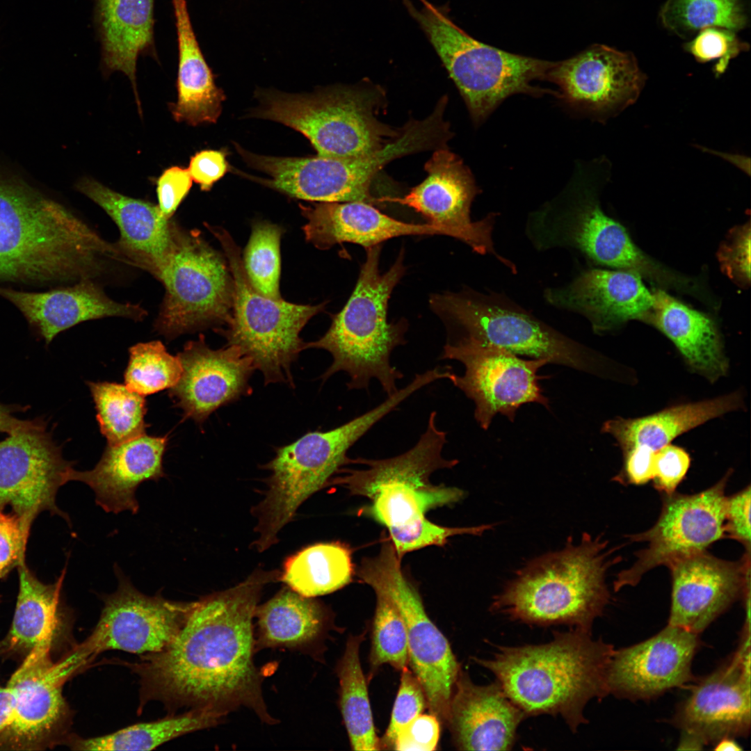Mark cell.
Returning a JSON list of instances; mask_svg holds the SVG:
<instances>
[{
  "mask_svg": "<svg viewBox=\"0 0 751 751\" xmlns=\"http://www.w3.org/2000/svg\"><path fill=\"white\" fill-rule=\"evenodd\" d=\"M280 574L257 568L236 586L192 601L174 640L131 665L140 679L143 701L226 714L246 706L262 721L273 724L253 661L252 620L263 588Z\"/></svg>",
  "mask_w": 751,
  "mask_h": 751,
  "instance_id": "1",
  "label": "cell"
},
{
  "mask_svg": "<svg viewBox=\"0 0 751 751\" xmlns=\"http://www.w3.org/2000/svg\"><path fill=\"white\" fill-rule=\"evenodd\" d=\"M120 257L115 244L62 204L24 183L0 179V281L92 279Z\"/></svg>",
  "mask_w": 751,
  "mask_h": 751,
  "instance_id": "2",
  "label": "cell"
},
{
  "mask_svg": "<svg viewBox=\"0 0 751 751\" xmlns=\"http://www.w3.org/2000/svg\"><path fill=\"white\" fill-rule=\"evenodd\" d=\"M613 645L590 631L555 632L541 645L498 647L475 661L491 671L506 696L526 715H560L572 732L586 723L583 711L608 694L606 677Z\"/></svg>",
  "mask_w": 751,
  "mask_h": 751,
  "instance_id": "3",
  "label": "cell"
},
{
  "mask_svg": "<svg viewBox=\"0 0 751 751\" xmlns=\"http://www.w3.org/2000/svg\"><path fill=\"white\" fill-rule=\"evenodd\" d=\"M436 419L431 412L425 431L408 451L385 459H351L350 464L364 467L343 468V474L331 482L371 501L364 512L388 529L401 555L418 546L432 528L426 512L453 505L464 496L459 488L430 482L435 471L458 463L443 456L447 434L437 427Z\"/></svg>",
  "mask_w": 751,
  "mask_h": 751,
  "instance_id": "4",
  "label": "cell"
},
{
  "mask_svg": "<svg viewBox=\"0 0 751 751\" xmlns=\"http://www.w3.org/2000/svg\"><path fill=\"white\" fill-rule=\"evenodd\" d=\"M601 535L583 533L560 550L534 558L496 595L491 608L513 620L537 625L568 624L590 631L610 599L607 570L612 558Z\"/></svg>",
  "mask_w": 751,
  "mask_h": 751,
  "instance_id": "5",
  "label": "cell"
},
{
  "mask_svg": "<svg viewBox=\"0 0 751 751\" xmlns=\"http://www.w3.org/2000/svg\"><path fill=\"white\" fill-rule=\"evenodd\" d=\"M381 244L366 248L355 287L343 309L333 316L327 332L318 339L306 343V349L328 351L332 357L321 376L323 381L338 372L349 377L348 389L369 390L376 379L387 394L397 391L403 373L391 363V355L406 343L405 321H387L391 294L405 274L401 250L394 264L381 273L379 268Z\"/></svg>",
  "mask_w": 751,
  "mask_h": 751,
  "instance_id": "6",
  "label": "cell"
},
{
  "mask_svg": "<svg viewBox=\"0 0 751 751\" xmlns=\"http://www.w3.org/2000/svg\"><path fill=\"white\" fill-rule=\"evenodd\" d=\"M410 396L408 387L398 389L375 407L341 426L307 433L277 448L274 458L264 466L270 471L268 489L252 509L257 519L258 535L253 542L257 551H264L277 542L279 533L303 502L350 464V448Z\"/></svg>",
  "mask_w": 751,
  "mask_h": 751,
  "instance_id": "7",
  "label": "cell"
},
{
  "mask_svg": "<svg viewBox=\"0 0 751 751\" xmlns=\"http://www.w3.org/2000/svg\"><path fill=\"white\" fill-rule=\"evenodd\" d=\"M403 1L456 85L475 124L483 122L511 95L552 93L532 83L546 80L555 62L510 53L478 41L455 25L444 8L427 1L421 8L410 0Z\"/></svg>",
  "mask_w": 751,
  "mask_h": 751,
  "instance_id": "8",
  "label": "cell"
},
{
  "mask_svg": "<svg viewBox=\"0 0 751 751\" xmlns=\"http://www.w3.org/2000/svg\"><path fill=\"white\" fill-rule=\"evenodd\" d=\"M220 244L234 281L232 319L214 330L250 357L265 385L282 383L294 388L291 367L306 342L300 334L307 322L324 310L325 303L298 305L259 293L244 270L240 248L224 228L204 223Z\"/></svg>",
  "mask_w": 751,
  "mask_h": 751,
  "instance_id": "9",
  "label": "cell"
},
{
  "mask_svg": "<svg viewBox=\"0 0 751 751\" xmlns=\"http://www.w3.org/2000/svg\"><path fill=\"white\" fill-rule=\"evenodd\" d=\"M252 116L303 134L318 155L350 158L371 154L399 134L376 117L378 88L337 86L312 94L266 91Z\"/></svg>",
  "mask_w": 751,
  "mask_h": 751,
  "instance_id": "10",
  "label": "cell"
},
{
  "mask_svg": "<svg viewBox=\"0 0 751 751\" xmlns=\"http://www.w3.org/2000/svg\"><path fill=\"white\" fill-rule=\"evenodd\" d=\"M430 304L449 332L447 341L474 339L587 373L599 367L592 350L499 294L444 293Z\"/></svg>",
  "mask_w": 751,
  "mask_h": 751,
  "instance_id": "11",
  "label": "cell"
},
{
  "mask_svg": "<svg viewBox=\"0 0 751 751\" xmlns=\"http://www.w3.org/2000/svg\"><path fill=\"white\" fill-rule=\"evenodd\" d=\"M161 282L165 296L154 328L166 339L230 322L234 288L228 262L199 230L176 223L173 252Z\"/></svg>",
  "mask_w": 751,
  "mask_h": 751,
  "instance_id": "12",
  "label": "cell"
},
{
  "mask_svg": "<svg viewBox=\"0 0 751 751\" xmlns=\"http://www.w3.org/2000/svg\"><path fill=\"white\" fill-rule=\"evenodd\" d=\"M391 541L376 556L362 560L358 577L387 597L404 620L412 671L426 695L430 713L447 726L451 697L460 668L447 638L427 615L418 590L406 579Z\"/></svg>",
  "mask_w": 751,
  "mask_h": 751,
  "instance_id": "13",
  "label": "cell"
},
{
  "mask_svg": "<svg viewBox=\"0 0 751 751\" xmlns=\"http://www.w3.org/2000/svg\"><path fill=\"white\" fill-rule=\"evenodd\" d=\"M732 471L729 470L715 485L693 494H662L661 513L649 529L627 535L629 541L645 542L638 551L636 560L620 572L613 582L615 592L635 586L649 571L697 553L726 538L725 488Z\"/></svg>",
  "mask_w": 751,
  "mask_h": 751,
  "instance_id": "14",
  "label": "cell"
},
{
  "mask_svg": "<svg viewBox=\"0 0 751 751\" xmlns=\"http://www.w3.org/2000/svg\"><path fill=\"white\" fill-rule=\"evenodd\" d=\"M440 359L463 364L464 373H453L449 380L474 402V418L485 430L497 414L514 421L524 404L549 409L537 373L549 364L545 359H522L503 348L464 338L447 341Z\"/></svg>",
  "mask_w": 751,
  "mask_h": 751,
  "instance_id": "15",
  "label": "cell"
},
{
  "mask_svg": "<svg viewBox=\"0 0 751 751\" xmlns=\"http://www.w3.org/2000/svg\"><path fill=\"white\" fill-rule=\"evenodd\" d=\"M54 636L41 640L13 674L7 685L15 698L13 718L0 734V749L39 750L65 726L68 709L63 686L86 663L75 647L58 661L51 657Z\"/></svg>",
  "mask_w": 751,
  "mask_h": 751,
  "instance_id": "16",
  "label": "cell"
},
{
  "mask_svg": "<svg viewBox=\"0 0 751 751\" xmlns=\"http://www.w3.org/2000/svg\"><path fill=\"white\" fill-rule=\"evenodd\" d=\"M750 689V635L743 630L735 653L697 681L677 707L672 723L681 732L679 748L700 750L748 735Z\"/></svg>",
  "mask_w": 751,
  "mask_h": 751,
  "instance_id": "17",
  "label": "cell"
},
{
  "mask_svg": "<svg viewBox=\"0 0 751 751\" xmlns=\"http://www.w3.org/2000/svg\"><path fill=\"white\" fill-rule=\"evenodd\" d=\"M114 569L118 588L104 596V607L97 625L88 638L77 645L88 662L108 650L145 655L163 651L177 637L192 606V601L168 600L161 594H143L118 566Z\"/></svg>",
  "mask_w": 751,
  "mask_h": 751,
  "instance_id": "18",
  "label": "cell"
},
{
  "mask_svg": "<svg viewBox=\"0 0 751 751\" xmlns=\"http://www.w3.org/2000/svg\"><path fill=\"white\" fill-rule=\"evenodd\" d=\"M236 147L249 166L270 177L261 180L263 184L289 196L318 202L374 204L371 183L377 172L396 156L394 148L388 145L371 154L350 158L277 157Z\"/></svg>",
  "mask_w": 751,
  "mask_h": 751,
  "instance_id": "19",
  "label": "cell"
},
{
  "mask_svg": "<svg viewBox=\"0 0 751 751\" xmlns=\"http://www.w3.org/2000/svg\"><path fill=\"white\" fill-rule=\"evenodd\" d=\"M73 462L47 431V422L14 433L0 442V508L10 506L31 526L44 511L70 518L56 503L59 488L70 480Z\"/></svg>",
  "mask_w": 751,
  "mask_h": 751,
  "instance_id": "20",
  "label": "cell"
},
{
  "mask_svg": "<svg viewBox=\"0 0 751 751\" xmlns=\"http://www.w3.org/2000/svg\"><path fill=\"white\" fill-rule=\"evenodd\" d=\"M426 178L403 197H382L375 203L391 202L407 206L420 213L428 223L445 229L449 236L468 245L481 255H492L512 270V262L500 256L494 247L492 230L496 218L490 213L471 221L470 207L478 193L473 176L462 161L446 147L435 150L425 165Z\"/></svg>",
  "mask_w": 751,
  "mask_h": 751,
  "instance_id": "21",
  "label": "cell"
},
{
  "mask_svg": "<svg viewBox=\"0 0 751 751\" xmlns=\"http://www.w3.org/2000/svg\"><path fill=\"white\" fill-rule=\"evenodd\" d=\"M546 80L567 106L599 120L617 115L638 99L646 81L635 56L604 45L555 62Z\"/></svg>",
  "mask_w": 751,
  "mask_h": 751,
  "instance_id": "22",
  "label": "cell"
},
{
  "mask_svg": "<svg viewBox=\"0 0 751 751\" xmlns=\"http://www.w3.org/2000/svg\"><path fill=\"white\" fill-rule=\"evenodd\" d=\"M667 567L672 579L668 624L699 635L750 590V550L734 561L704 551Z\"/></svg>",
  "mask_w": 751,
  "mask_h": 751,
  "instance_id": "23",
  "label": "cell"
},
{
  "mask_svg": "<svg viewBox=\"0 0 751 751\" xmlns=\"http://www.w3.org/2000/svg\"><path fill=\"white\" fill-rule=\"evenodd\" d=\"M700 645L699 634L668 624L645 640L614 649L607 671L608 694L647 700L688 683Z\"/></svg>",
  "mask_w": 751,
  "mask_h": 751,
  "instance_id": "24",
  "label": "cell"
},
{
  "mask_svg": "<svg viewBox=\"0 0 751 751\" xmlns=\"http://www.w3.org/2000/svg\"><path fill=\"white\" fill-rule=\"evenodd\" d=\"M182 373L169 395L185 418L202 424L220 407L252 393V360L233 345L213 349L200 334L177 354Z\"/></svg>",
  "mask_w": 751,
  "mask_h": 751,
  "instance_id": "25",
  "label": "cell"
},
{
  "mask_svg": "<svg viewBox=\"0 0 751 751\" xmlns=\"http://www.w3.org/2000/svg\"><path fill=\"white\" fill-rule=\"evenodd\" d=\"M551 305L586 317L601 333L638 320L648 323L654 305L653 291L643 279L622 270L590 268L560 287L544 290Z\"/></svg>",
  "mask_w": 751,
  "mask_h": 751,
  "instance_id": "26",
  "label": "cell"
},
{
  "mask_svg": "<svg viewBox=\"0 0 751 751\" xmlns=\"http://www.w3.org/2000/svg\"><path fill=\"white\" fill-rule=\"evenodd\" d=\"M76 188L117 225L120 236L115 245L124 262L161 282L173 252L177 222L163 216L158 205L124 195L92 178L81 179Z\"/></svg>",
  "mask_w": 751,
  "mask_h": 751,
  "instance_id": "27",
  "label": "cell"
},
{
  "mask_svg": "<svg viewBox=\"0 0 751 751\" xmlns=\"http://www.w3.org/2000/svg\"><path fill=\"white\" fill-rule=\"evenodd\" d=\"M0 296L12 302L48 345L60 332L80 323L106 317L142 321L147 311L109 298L92 279L45 292H26L0 286Z\"/></svg>",
  "mask_w": 751,
  "mask_h": 751,
  "instance_id": "28",
  "label": "cell"
},
{
  "mask_svg": "<svg viewBox=\"0 0 751 751\" xmlns=\"http://www.w3.org/2000/svg\"><path fill=\"white\" fill-rule=\"evenodd\" d=\"M526 717L496 681L477 685L460 670L451 700L447 726L462 750H510Z\"/></svg>",
  "mask_w": 751,
  "mask_h": 751,
  "instance_id": "29",
  "label": "cell"
},
{
  "mask_svg": "<svg viewBox=\"0 0 751 751\" xmlns=\"http://www.w3.org/2000/svg\"><path fill=\"white\" fill-rule=\"evenodd\" d=\"M167 436L146 434L115 445H107L95 467L72 469L71 481L82 482L94 492L95 502L106 512H138L137 487L144 481L165 476L163 458Z\"/></svg>",
  "mask_w": 751,
  "mask_h": 751,
  "instance_id": "30",
  "label": "cell"
},
{
  "mask_svg": "<svg viewBox=\"0 0 751 751\" xmlns=\"http://www.w3.org/2000/svg\"><path fill=\"white\" fill-rule=\"evenodd\" d=\"M307 223L305 239L319 250L352 243L367 248L401 236L445 235L448 232L430 223L414 224L396 220L364 202H318L300 204Z\"/></svg>",
  "mask_w": 751,
  "mask_h": 751,
  "instance_id": "31",
  "label": "cell"
},
{
  "mask_svg": "<svg viewBox=\"0 0 751 751\" xmlns=\"http://www.w3.org/2000/svg\"><path fill=\"white\" fill-rule=\"evenodd\" d=\"M654 305L648 323L665 334L687 364L711 382L724 376L728 362L718 330L706 314L689 307L665 291H653Z\"/></svg>",
  "mask_w": 751,
  "mask_h": 751,
  "instance_id": "32",
  "label": "cell"
},
{
  "mask_svg": "<svg viewBox=\"0 0 751 751\" xmlns=\"http://www.w3.org/2000/svg\"><path fill=\"white\" fill-rule=\"evenodd\" d=\"M177 32V99L169 104L173 118L192 126L216 123L225 99L216 86L194 33L186 0H172Z\"/></svg>",
  "mask_w": 751,
  "mask_h": 751,
  "instance_id": "33",
  "label": "cell"
},
{
  "mask_svg": "<svg viewBox=\"0 0 751 751\" xmlns=\"http://www.w3.org/2000/svg\"><path fill=\"white\" fill-rule=\"evenodd\" d=\"M740 392L683 403L639 418L606 421L601 432L611 435L623 453L636 446L656 451L680 435L743 406Z\"/></svg>",
  "mask_w": 751,
  "mask_h": 751,
  "instance_id": "34",
  "label": "cell"
},
{
  "mask_svg": "<svg viewBox=\"0 0 751 751\" xmlns=\"http://www.w3.org/2000/svg\"><path fill=\"white\" fill-rule=\"evenodd\" d=\"M153 6L154 0H98L104 65L128 76L140 113L136 61L152 40Z\"/></svg>",
  "mask_w": 751,
  "mask_h": 751,
  "instance_id": "35",
  "label": "cell"
},
{
  "mask_svg": "<svg viewBox=\"0 0 751 751\" xmlns=\"http://www.w3.org/2000/svg\"><path fill=\"white\" fill-rule=\"evenodd\" d=\"M17 569L19 585L15 610L1 647L5 652L28 654L44 638L56 634L66 568L52 583L40 581L25 560Z\"/></svg>",
  "mask_w": 751,
  "mask_h": 751,
  "instance_id": "36",
  "label": "cell"
},
{
  "mask_svg": "<svg viewBox=\"0 0 751 751\" xmlns=\"http://www.w3.org/2000/svg\"><path fill=\"white\" fill-rule=\"evenodd\" d=\"M257 641L261 647H297L315 640L323 630L325 612L312 597L284 587L257 606Z\"/></svg>",
  "mask_w": 751,
  "mask_h": 751,
  "instance_id": "37",
  "label": "cell"
},
{
  "mask_svg": "<svg viewBox=\"0 0 751 751\" xmlns=\"http://www.w3.org/2000/svg\"><path fill=\"white\" fill-rule=\"evenodd\" d=\"M353 574L350 550L332 542L308 546L288 557L280 579L297 593L314 598L344 587Z\"/></svg>",
  "mask_w": 751,
  "mask_h": 751,
  "instance_id": "38",
  "label": "cell"
},
{
  "mask_svg": "<svg viewBox=\"0 0 751 751\" xmlns=\"http://www.w3.org/2000/svg\"><path fill=\"white\" fill-rule=\"evenodd\" d=\"M225 715L212 709L193 708L181 714L132 725L101 736L76 737L70 745L78 750H150L179 736L213 727Z\"/></svg>",
  "mask_w": 751,
  "mask_h": 751,
  "instance_id": "39",
  "label": "cell"
},
{
  "mask_svg": "<svg viewBox=\"0 0 751 751\" xmlns=\"http://www.w3.org/2000/svg\"><path fill=\"white\" fill-rule=\"evenodd\" d=\"M364 633L350 636L337 673L339 681V705L352 749L380 750L373 723L367 684L360 660V647Z\"/></svg>",
  "mask_w": 751,
  "mask_h": 751,
  "instance_id": "40",
  "label": "cell"
},
{
  "mask_svg": "<svg viewBox=\"0 0 751 751\" xmlns=\"http://www.w3.org/2000/svg\"><path fill=\"white\" fill-rule=\"evenodd\" d=\"M97 420L108 445H115L145 434L146 401L126 385L109 382H87Z\"/></svg>",
  "mask_w": 751,
  "mask_h": 751,
  "instance_id": "41",
  "label": "cell"
},
{
  "mask_svg": "<svg viewBox=\"0 0 751 751\" xmlns=\"http://www.w3.org/2000/svg\"><path fill=\"white\" fill-rule=\"evenodd\" d=\"M660 16L665 27L683 37L709 27L735 32L747 23L741 0H668Z\"/></svg>",
  "mask_w": 751,
  "mask_h": 751,
  "instance_id": "42",
  "label": "cell"
},
{
  "mask_svg": "<svg viewBox=\"0 0 751 751\" xmlns=\"http://www.w3.org/2000/svg\"><path fill=\"white\" fill-rule=\"evenodd\" d=\"M284 229L268 221H256L243 251L242 264L252 287L260 294L276 300L280 292V241Z\"/></svg>",
  "mask_w": 751,
  "mask_h": 751,
  "instance_id": "43",
  "label": "cell"
},
{
  "mask_svg": "<svg viewBox=\"0 0 751 751\" xmlns=\"http://www.w3.org/2000/svg\"><path fill=\"white\" fill-rule=\"evenodd\" d=\"M182 366L160 341L139 343L129 348L124 371L125 385L145 396L170 389L179 381Z\"/></svg>",
  "mask_w": 751,
  "mask_h": 751,
  "instance_id": "44",
  "label": "cell"
},
{
  "mask_svg": "<svg viewBox=\"0 0 751 751\" xmlns=\"http://www.w3.org/2000/svg\"><path fill=\"white\" fill-rule=\"evenodd\" d=\"M370 661L373 668L389 664L402 670L409 662L407 637L403 619L394 604L376 592Z\"/></svg>",
  "mask_w": 751,
  "mask_h": 751,
  "instance_id": "45",
  "label": "cell"
},
{
  "mask_svg": "<svg viewBox=\"0 0 751 751\" xmlns=\"http://www.w3.org/2000/svg\"><path fill=\"white\" fill-rule=\"evenodd\" d=\"M734 32L718 27H709L699 31L685 47L697 62L716 61L713 72L716 76L723 74L732 59L747 49Z\"/></svg>",
  "mask_w": 751,
  "mask_h": 751,
  "instance_id": "46",
  "label": "cell"
},
{
  "mask_svg": "<svg viewBox=\"0 0 751 751\" xmlns=\"http://www.w3.org/2000/svg\"><path fill=\"white\" fill-rule=\"evenodd\" d=\"M401 671L398 691L394 704L389 726L380 742L381 747L393 749L399 732L422 713L427 706L424 691L412 671L407 666Z\"/></svg>",
  "mask_w": 751,
  "mask_h": 751,
  "instance_id": "47",
  "label": "cell"
},
{
  "mask_svg": "<svg viewBox=\"0 0 751 751\" xmlns=\"http://www.w3.org/2000/svg\"><path fill=\"white\" fill-rule=\"evenodd\" d=\"M750 223L732 229L718 251L722 272L739 286L750 284Z\"/></svg>",
  "mask_w": 751,
  "mask_h": 751,
  "instance_id": "48",
  "label": "cell"
},
{
  "mask_svg": "<svg viewBox=\"0 0 751 751\" xmlns=\"http://www.w3.org/2000/svg\"><path fill=\"white\" fill-rule=\"evenodd\" d=\"M29 531L17 514L0 508V579L25 560Z\"/></svg>",
  "mask_w": 751,
  "mask_h": 751,
  "instance_id": "49",
  "label": "cell"
},
{
  "mask_svg": "<svg viewBox=\"0 0 751 751\" xmlns=\"http://www.w3.org/2000/svg\"><path fill=\"white\" fill-rule=\"evenodd\" d=\"M690 465L691 457L683 448L670 444L661 447L654 456L652 480L655 489L662 494L674 493Z\"/></svg>",
  "mask_w": 751,
  "mask_h": 751,
  "instance_id": "50",
  "label": "cell"
},
{
  "mask_svg": "<svg viewBox=\"0 0 751 751\" xmlns=\"http://www.w3.org/2000/svg\"><path fill=\"white\" fill-rule=\"evenodd\" d=\"M440 733V722L432 714L421 713L399 732L393 750L432 751L435 750Z\"/></svg>",
  "mask_w": 751,
  "mask_h": 751,
  "instance_id": "51",
  "label": "cell"
},
{
  "mask_svg": "<svg viewBox=\"0 0 751 751\" xmlns=\"http://www.w3.org/2000/svg\"><path fill=\"white\" fill-rule=\"evenodd\" d=\"M750 485L726 499L724 524L726 538L738 541L745 550H750Z\"/></svg>",
  "mask_w": 751,
  "mask_h": 751,
  "instance_id": "52",
  "label": "cell"
},
{
  "mask_svg": "<svg viewBox=\"0 0 751 751\" xmlns=\"http://www.w3.org/2000/svg\"><path fill=\"white\" fill-rule=\"evenodd\" d=\"M193 179L188 170L181 166L166 168L156 180L159 207L163 216L171 218L188 195Z\"/></svg>",
  "mask_w": 751,
  "mask_h": 751,
  "instance_id": "53",
  "label": "cell"
},
{
  "mask_svg": "<svg viewBox=\"0 0 751 751\" xmlns=\"http://www.w3.org/2000/svg\"><path fill=\"white\" fill-rule=\"evenodd\" d=\"M225 150H204L190 159L188 172L203 191H209L229 171Z\"/></svg>",
  "mask_w": 751,
  "mask_h": 751,
  "instance_id": "54",
  "label": "cell"
},
{
  "mask_svg": "<svg viewBox=\"0 0 751 751\" xmlns=\"http://www.w3.org/2000/svg\"><path fill=\"white\" fill-rule=\"evenodd\" d=\"M655 451L648 447L636 446L623 453L622 470L613 478L622 484L644 485L652 480Z\"/></svg>",
  "mask_w": 751,
  "mask_h": 751,
  "instance_id": "55",
  "label": "cell"
},
{
  "mask_svg": "<svg viewBox=\"0 0 751 751\" xmlns=\"http://www.w3.org/2000/svg\"><path fill=\"white\" fill-rule=\"evenodd\" d=\"M27 409V406L5 405L0 403V433L11 435L22 430L37 426L45 421L42 418L21 420L13 415L16 412L24 411Z\"/></svg>",
  "mask_w": 751,
  "mask_h": 751,
  "instance_id": "56",
  "label": "cell"
},
{
  "mask_svg": "<svg viewBox=\"0 0 751 751\" xmlns=\"http://www.w3.org/2000/svg\"><path fill=\"white\" fill-rule=\"evenodd\" d=\"M15 710V698L11 688L7 685L0 686V734L11 723Z\"/></svg>",
  "mask_w": 751,
  "mask_h": 751,
  "instance_id": "57",
  "label": "cell"
},
{
  "mask_svg": "<svg viewBox=\"0 0 751 751\" xmlns=\"http://www.w3.org/2000/svg\"><path fill=\"white\" fill-rule=\"evenodd\" d=\"M714 749L718 751H738L742 750L740 745L736 742L734 738H725L720 740L716 743H715Z\"/></svg>",
  "mask_w": 751,
  "mask_h": 751,
  "instance_id": "58",
  "label": "cell"
},
{
  "mask_svg": "<svg viewBox=\"0 0 751 751\" xmlns=\"http://www.w3.org/2000/svg\"><path fill=\"white\" fill-rule=\"evenodd\" d=\"M420 1H421V2H423V1H425L426 0H420Z\"/></svg>",
  "mask_w": 751,
  "mask_h": 751,
  "instance_id": "59",
  "label": "cell"
}]
</instances>
